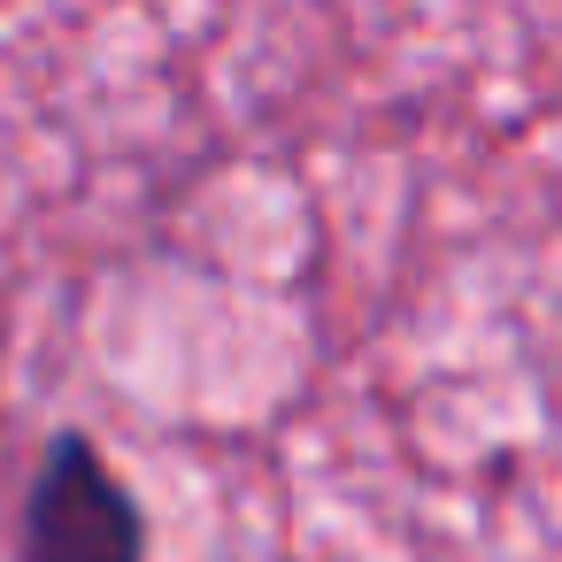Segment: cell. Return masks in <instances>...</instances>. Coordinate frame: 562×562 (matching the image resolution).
I'll use <instances>...</instances> for the list:
<instances>
[{
	"label": "cell",
	"instance_id": "6da1fadb",
	"mask_svg": "<svg viewBox=\"0 0 562 562\" xmlns=\"http://www.w3.org/2000/svg\"><path fill=\"white\" fill-rule=\"evenodd\" d=\"M16 562H147V516L86 431H55L16 516Z\"/></svg>",
	"mask_w": 562,
	"mask_h": 562
}]
</instances>
